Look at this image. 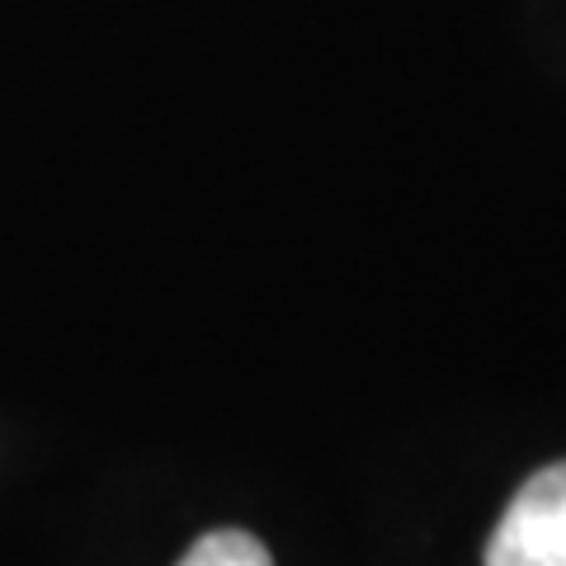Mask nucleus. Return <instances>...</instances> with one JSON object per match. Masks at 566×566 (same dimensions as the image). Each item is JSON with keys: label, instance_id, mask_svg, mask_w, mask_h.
Listing matches in <instances>:
<instances>
[{"label": "nucleus", "instance_id": "f257e3e1", "mask_svg": "<svg viewBox=\"0 0 566 566\" xmlns=\"http://www.w3.org/2000/svg\"><path fill=\"white\" fill-rule=\"evenodd\" d=\"M486 566H566V458L520 486L486 543Z\"/></svg>", "mask_w": 566, "mask_h": 566}, {"label": "nucleus", "instance_id": "f03ea898", "mask_svg": "<svg viewBox=\"0 0 566 566\" xmlns=\"http://www.w3.org/2000/svg\"><path fill=\"white\" fill-rule=\"evenodd\" d=\"M180 566H274V557L245 528H212L180 557Z\"/></svg>", "mask_w": 566, "mask_h": 566}]
</instances>
